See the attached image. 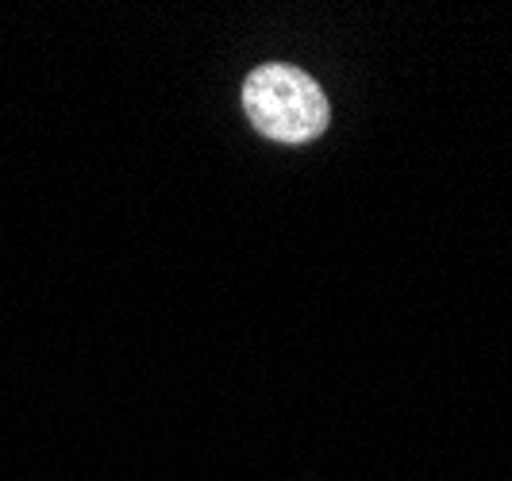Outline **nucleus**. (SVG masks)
Segmentation results:
<instances>
[{
  "label": "nucleus",
  "mask_w": 512,
  "mask_h": 481,
  "mask_svg": "<svg viewBox=\"0 0 512 481\" xmlns=\"http://www.w3.org/2000/svg\"><path fill=\"white\" fill-rule=\"evenodd\" d=\"M243 112L258 135L274 143H312L332 124L328 93L316 85V77L285 62L251 70L243 85Z\"/></svg>",
  "instance_id": "obj_1"
}]
</instances>
